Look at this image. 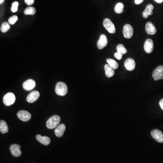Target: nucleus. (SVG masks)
I'll return each mask as SVG.
<instances>
[{
  "instance_id": "obj_17",
  "label": "nucleus",
  "mask_w": 163,
  "mask_h": 163,
  "mask_svg": "<svg viewBox=\"0 0 163 163\" xmlns=\"http://www.w3.org/2000/svg\"><path fill=\"white\" fill-rule=\"evenodd\" d=\"M66 129V126L64 124L58 125L55 130V134L58 137H61L63 135Z\"/></svg>"
},
{
  "instance_id": "obj_29",
  "label": "nucleus",
  "mask_w": 163,
  "mask_h": 163,
  "mask_svg": "<svg viewBox=\"0 0 163 163\" xmlns=\"http://www.w3.org/2000/svg\"><path fill=\"white\" fill-rule=\"evenodd\" d=\"M35 0H25V2L29 6H31L34 4Z\"/></svg>"
},
{
  "instance_id": "obj_33",
  "label": "nucleus",
  "mask_w": 163,
  "mask_h": 163,
  "mask_svg": "<svg viewBox=\"0 0 163 163\" xmlns=\"http://www.w3.org/2000/svg\"><path fill=\"white\" fill-rule=\"evenodd\" d=\"M4 2V0H0V4H2Z\"/></svg>"
},
{
  "instance_id": "obj_28",
  "label": "nucleus",
  "mask_w": 163,
  "mask_h": 163,
  "mask_svg": "<svg viewBox=\"0 0 163 163\" xmlns=\"http://www.w3.org/2000/svg\"><path fill=\"white\" fill-rule=\"evenodd\" d=\"M114 56L117 60H121L122 59V58L123 55H122V54L116 52L114 54Z\"/></svg>"
},
{
  "instance_id": "obj_25",
  "label": "nucleus",
  "mask_w": 163,
  "mask_h": 163,
  "mask_svg": "<svg viewBox=\"0 0 163 163\" xmlns=\"http://www.w3.org/2000/svg\"><path fill=\"white\" fill-rule=\"evenodd\" d=\"M10 29V26L9 24L7 22H4L2 23L1 27V31L2 32L6 33L9 31Z\"/></svg>"
},
{
  "instance_id": "obj_12",
  "label": "nucleus",
  "mask_w": 163,
  "mask_h": 163,
  "mask_svg": "<svg viewBox=\"0 0 163 163\" xmlns=\"http://www.w3.org/2000/svg\"><path fill=\"white\" fill-rule=\"evenodd\" d=\"M144 49L146 53L151 54L153 51L154 43L153 40L150 39H147L144 44Z\"/></svg>"
},
{
  "instance_id": "obj_32",
  "label": "nucleus",
  "mask_w": 163,
  "mask_h": 163,
  "mask_svg": "<svg viewBox=\"0 0 163 163\" xmlns=\"http://www.w3.org/2000/svg\"><path fill=\"white\" fill-rule=\"evenodd\" d=\"M154 1L158 3H162L163 1V0H154Z\"/></svg>"
},
{
  "instance_id": "obj_10",
  "label": "nucleus",
  "mask_w": 163,
  "mask_h": 163,
  "mask_svg": "<svg viewBox=\"0 0 163 163\" xmlns=\"http://www.w3.org/2000/svg\"><path fill=\"white\" fill-rule=\"evenodd\" d=\"M108 43V40L107 37L104 34H102L99 38V40L97 43L98 49H102L107 46Z\"/></svg>"
},
{
  "instance_id": "obj_3",
  "label": "nucleus",
  "mask_w": 163,
  "mask_h": 163,
  "mask_svg": "<svg viewBox=\"0 0 163 163\" xmlns=\"http://www.w3.org/2000/svg\"><path fill=\"white\" fill-rule=\"evenodd\" d=\"M15 101V97L12 92H8L4 96L3 102L7 106H10L14 103Z\"/></svg>"
},
{
  "instance_id": "obj_5",
  "label": "nucleus",
  "mask_w": 163,
  "mask_h": 163,
  "mask_svg": "<svg viewBox=\"0 0 163 163\" xmlns=\"http://www.w3.org/2000/svg\"><path fill=\"white\" fill-rule=\"evenodd\" d=\"M133 28L130 24H126L123 29V34L124 37L127 39H130L133 35Z\"/></svg>"
},
{
  "instance_id": "obj_14",
  "label": "nucleus",
  "mask_w": 163,
  "mask_h": 163,
  "mask_svg": "<svg viewBox=\"0 0 163 163\" xmlns=\"http://www.w3.org/2000/svg\"><path fill=\"white\" fill-rule=\"evenodd\" d=\"M124 65L127 70L130 71H133L135 68V61L132 58H129L125 61Z\"/></svg>"
},
{
  "instance_id": "obj_24",
  "label": "nucleus",
  "mask_w": 163,
  "mask_h": 163,
  "mask_svg": "<svg viewBox=\"0 0 163 163\" xmlns=\"http://www.w3.org/2000/svg\"><path fill=\"white\" fill-rule=\"evenodd\" d=\"M36 12V9L33 7H28L24 11V14L27 15H34Z\"/></svg>"
},
{
  "instance_id": "obj_2",
  "label": "nucleus",
  "mask_w": 163,
  "mask_h": 163,
  "mask_svg": "<svg viewBox=\"0 0 163 163\" xmlns=\"http://www.w3.org/2000/svg\"><path fill=\"white\" fill-rule=\"evenodd\" d=\"M55 92L60 96H64L68 93V87L63 82H59L55 87Z\"/></svg>"
},
{
  "instance_id": "obj_11",
  "label": "nucleus",
  "mask_w": 163,
  "mask_h": 163,
  "mask_svg": "<svg viewBox=\"0 0 163 163\" xmlns=\"http://www.w3.org/2000/svg\"><path fill=\"white\" fill-rule=\"evenodd\" d=\"M36 87V82L34 80L30 79L24 82L23 84V87L26 91L31 90Z\"/></svg>"
},
{
  "instance_id": "obj_19",
  "label": "nucleus",
  "mask_w": 163,
  "mask_h": 163,
  "mask_svg": "<svg viewBox=\"0 0 163 163\" xmlns=\"http://www.w3.org/2000/svg\"><path fill=\"white\" fill-rule=\"evenodd\" d=\"M105 74L108 78H111L115 74L114 69L112 68L108 64H106L104 66Z\"/></svg>"
},
{
  "instance_id": "obj_8",
  "label": "nucleus",
  "mask_w": 163,
  "mask_h": 163,
  "mask_svg": "<svg viewBox=\"0 0 163 163\" xmlns=\"http://www.w3.org/2000/svg\"><path fill=\"white\" fill-rule=\"evenodd\" d=\"M17 116L20 120L25 122H28L31 118V113L25 110H21L18 111Z\"/></svg>"
},
{
  "instance_id": "obj_22",
  "label": "nucleus",
  "mask_w": 163,
  "mask_h": 163,
  "mask_svg": "<svg viewBox=\"0 0 163 163\" xmlns=\"http://www.w3.org/2000/svg\"><path fill=\"white\" fill-rule=\"evenodd\" d=\"M107 62L108 64L114 69H116L118 68V64L115 60L111 59H108Z\"/></svg>"
},
{
  "instance_id": "obj_23",
  "label": "nucleus",
  "mask_w": 163,
  "mask_h": 163,
  "mask_svg": "<svg viewBox=\"0 0 163 163\" xmlns=\"http://www.w3.org/2000/svg\"><path fill=\"white\" fill-rule=\"evenodd\" d=\"M117 52L122 55H124L127 52V49L125 48L124 45L122 44H119L116 47Z\"/></svg>"
},
{
  "instance_id": "obj_20",
  "label": "nucleus",
  "mask_w": 163,
  "mask_h": 163,
  "mask_svg": "<svg viewBox=\"0 0 163 163\" xmlns=\"http://www.w3.org/2000/svg\"><path fill=\"white\" fill-rule=\"evenodd\" d=\"M9 128L7 122L4 120L0 122V132L2 134H6L8 132Z\"/></svg>"
},
{
  "instance_id": "obj_26",
  "label": "nucleus",
  "mask_w": 163,
  "mask_h": 163,
  "mask_svg": "<svg viewBox=\"0 0 163 163\" xmlns=\"http://www.w3.org/2000/svg\"><path fill=\"white\" fill-rule=\"evenodd\" d=\"M19 3L17 1H15L12 4V7H11V11L12 12H17L18 8Z\"/></svg>"
},
{
  "instance_id": "obj_1",
  "label": "nucleus",
  "mask_w": 163,
  "mask_h": 163,
  "mask_svg": "<svg viewBox=\"0 0 163 163\" xmlns=\"http://www.w3.org/2000/svg\"><path fill=\"white\" fill-rule=\"evenodd\" d=\"M60 122V117L58 115H54L48 119L46 122V127L49 129H53L58 127Z\"/></svg>"
},
{
  "instance_id": "obj_16",
  "label": "nucleus",
  "mask_w": 163,
  "mask_h": 163,
  "mask_svg": "<svg viewBox=\"0 0 163 163\" xmlns=\"http://www.w3.org/2000/svg\"><path fill=\"white\" fill-rule=\"evenodd\" d=\"M36 139L39 143H41L44 146H48L50 144L51 141L49 137L48 136H41L40 135H37L36 136Z\"/></svg>"
},
{
  "instance_id": "obj_27",
  "label": "nucleus",
  "mask_w": 163,
  "mask_h": 163,
  "mask_svg": "<svg viewBox=\"0 0 163 163\" xmlns=\"http://www.w3.org/2000/svg\"><path fill=\"white\" fill-rule=\"evenodd\" d=\"M18 20V17L16 15H13L8 19V22L11 25H14Z\"/></svg>"
},
{
  "instance_id": "obj_9",
  "label": "nucleus",
  "mask_w": 163,
  "mask_h": 163,
  "mask_svg": "<svg viewBox=\"0 0 163 163\" xmlns=\"http://www.w3.org/2000/svg\"><path fill=\"white\" fill-rule=\"evenodd\" d=\"M152 137L159 143L163 142V134L161 130L155 129L152 130L151 132Z\"/></svg>"
},
{
  "instance_id": "obj_4",
  "label": "nucleus",
  "mask_w": 163,
  "mask_h": 163,
  "mask_svg": "<svg viewBox=\"0 0 163 163\" xmlns=\"http://www.w3.org/2000/svg\"><path fill=\"white\" fill-rule=\"evenodd\" d=\"M103 24L104 27L110 33L114 34L116 32V28L115 25L109 19H105L104 20Z\"/></svg>"
},
{
  "instance_id": "obj_15",
  "label": "nucleus",
  "mask_w": 163,
  "mask_h": 163,
  "mask_svg": "<svg viewBox=\"0 0 163 163\" xmlns=\"http://www.w3.org/2000/svg\"><path fill=\"white\" fill-rule=\"evenodd\" d=\"M146 31L149 35H154L156 32V29L151 22H148L146 24Z\"/></svg>"
},
{
  "instance_id": "obj_30",
  "label": "nucleus",
  "mask_w": 163,
  "mask_h": 163,
  "mask_svg": "<svg viewBox=\"0 0 163 163\" xmlns=\"http://www.w3.org/2000/svg\"><path fill=\"white\" fill-rule=\"evenodd\" d=\"M144 0H135V3L137 5H139V4H140V3H142L143 2Z\"/></svg>"
},
{
  "instance_id": "obj_18",
  "label": "nucleus",
  "mask_w": 163,
  "mask_h": 163,
  "mask_svg": "<svg viewBox=\"0 0 163 163\" xmlns=\"http://www.w3.org/2000/svg\"><path fill=\"white\" fill-rule=\"evenodd\" d=\"M154 7L152 4H148L146 7V9L143 12V17L147 18L149 17V15L153 14V10H154Z\"/></svg>"
},
{
  "instance_id": "obj_7",
  "label": "nucleus",
  "mask_w": 163,
  "mask_h": 163,
  "mask_svg": "<svg viewBox=\"0 0 163 163\" xmlns=\"http://www.w3.org/2000/svg\"><path fill=\"white\" fill-rule=\"evenodd\" d=\"M21 147L17 144H13L10 147V151L13 156L19 157L22 154V151H20Z\"/></svg>"
},
{
  "instance_id": "obj_6",
  "label": "nucleus",
  "mask_w": 163,
  "mask_h": 163,
  "mask_svg": "<svg viewBox=\"0 0 163 163\" xmlns=\"http://www.w3.org/2000/svg\"><path fill=\"white\" fill-rule=\"evenodd\" d=\"M152 77L156 81L163 79V66L160 65L154 69Z\"/></svg>"
},
{
  "instance_id": "obj_13",
  "label": "nucleus",
  "mask_w": 163,
  "mask_h": 163,
  "mask_svg": "<svg viewBox=\"0 0 163 163\" xmlns=\"http://www.w3.org/2000/svg\"><path fill=\"white\" fill-rule=\"evenodd\" d=\"M39 96H40V94L37 91L32 92L26 98V101L28 103H34L38 99Z\"/></svg>"
},
{
  "instance_id": "obj_21",
  "label": "nucleus",
  "mask_w": 163,
  "mask_h": 163,
  "mask_svg": "<svg viewBox=\"0 0 163 163\" xmlns=\"http://www.w3.org/2000/svg\"><path fill=\"white\" fill-rule=\"evenodd\" d=\"M124 7V4H123V3H121V2L117 3V4L116 5L115 8H114L115 12L117 14L122 13L123 12Z\"/></svg>"
},
{
  "instance_id": "obj_31",
  "label": "nucleus",
  "mask_w": 163,
  "mask_h": 163,
  "mask_svg": "<svg viewBox=\"0 0 163 163\" xmlns=\"http://www.w3.org/2000/svg\"><path fill=\"white\" fill-rule=\"evenodd\" d=\"M159 106H160V108L163 110V98L160 100V102L159 103Z\"/></svg>"
}]
</instances>
